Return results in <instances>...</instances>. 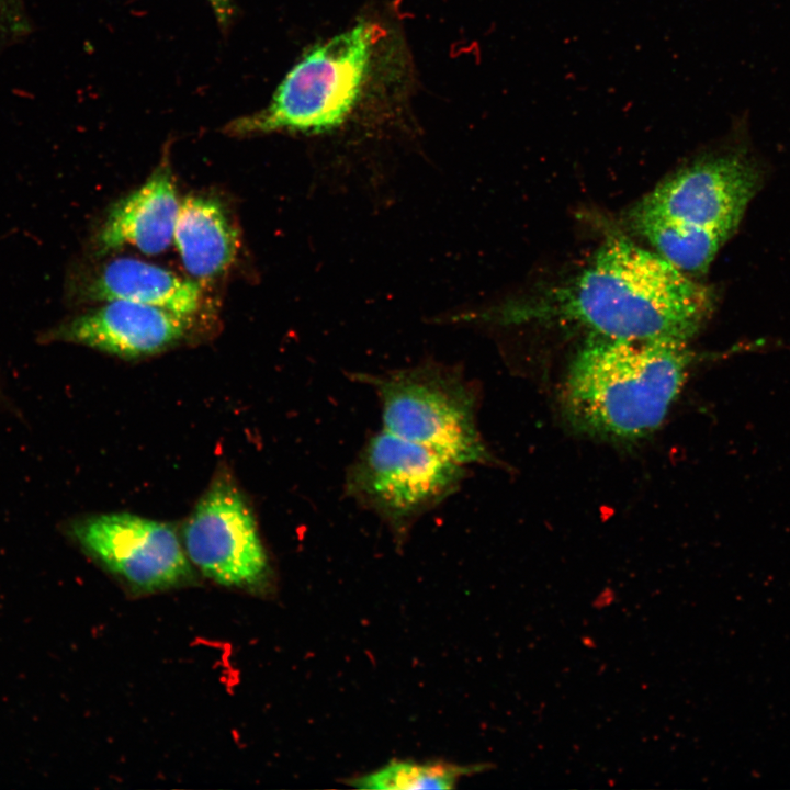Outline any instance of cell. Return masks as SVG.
<instances>
[{"label":"cell","instance_id":"cell-15","mask_svg":"<svg viewBox=\"0 0 790 790\" xmlns=\"http://www.w3.org/2000/svg\"><path fill=\"white\" fill-rule=\"evenodd\" d=\"M16 0H0V29L19 26Z\"/></svg>","mask_w":790,"mask_h":790},{"label":"cell","instance_id":"cell-13","mask_svg":"<svg viewBox=\"0 0 790 790\" xmlns=\"http://www.w3.org/2000/svg\"><path fill=\"white\" fill-rule=\"evenodd\" d=\"M629 221L656 253L689 275L707 272L731 236L721 230L688 227L652 217L629 215Z\"/></svg>","mask_w":790,"mask_h":790},{"label":"cell","instance_id":"cell-16","mask_svg":"<svg viewBox=\"0 0 790 790\" xmlns=\"http://www.w3.org/2000/svg\"><path fill=\"white\" fill-rule=\"evenodd\" d=\"M219 23L226 24L233 14L232 0H207Z\"/></svg>","mask_w":790,"mask_h":790},{"label":"cell","instance_id":"cell-3","mask_svg":"<svg viewBox=\"0 0 790 790\" xmlns=\"http://www.w3.org/2000/svg\"><path fill=\"white\" fill-rule=\"evenodd\" d=\"M380 26L361 21L315 45L291 68L261 111L230 122V135L317 134L340 126L359 101Z\"/></svg>","mask_w":790,"mask_h":790},{"label":"cell","instance_id":"cell-9","mask_svg":"<svg viewBox=\"0 0 790 790\" xmlns=\"http://www.w3.org/2000/svg\"><path fill=\"white\" fill-rule=\"evenodd\" d=\"M190 317L127 301H108L52 327L45 342L84 346L124 359L158 354L181 342Z\"/></svg>","mask_w":790,"mask_h":790},{"label":"cell","instance_id":"cell-2","mask_svg":"<svg viewBox=\"0 0 790 790\" xmlns=\"http://www.w3.org/2000/svg\"><path fill=\"white\" fill-rule=\"evenodd\" d=\"M691 360L687 342L590 335L565 379V415L573 427L591 436L646 437L665 420Z\"/></svg>","mask_w":790,"mask_h":790},{"label":"cell","instance_id":"cell-14","mask_svg":"<svg viewBox=\"0 0 790 790\" xmlns=\"http://www.w3.org/2000/svg\"><path fill=\"white\" fill-rule=\"evenodd\" d=\"M474 771L475 767L445 763L394 760L376 771L353 779L351 785L377 790L452 789L463 775Z\"/></svg>","mask_w":790,"mask_h":790},{"label":"cell","instance_id":"cell-6","mask_svg":"<svg viewBox=\"0 0 790 790\" xmlns=\"http://www.w3.org/2000/svg\"><path fill=\"white\" fill-rule=\"evenodd\" d=\"M181 540L192 566L214 583L261 590L270 562L253 510L227 471H219L187 517Z\"/></svg>","mask_w":790,"mask_h":790},{"label":"cell","instance_id":"cell-7","mask_svg":"<svg viewBox=\"0 0 790 790\" xmlns=\"http://www.w3.org/2000/svg\"><path fill=\"white\" fill-rule=\"evenodd\" d=\"M67 534L106 572L140 594L193 579L180 534L163 521L131 512H104L70 521Z\"/></svg>","mask_w":790,"mask_h":790},{"label":"cell","instance_id":"cell-11","mask_svg":"<svg viewBox=\"0 0 790 790\" xmlns=\"http://www.w3.org/2000/svg\"><path fill=\"white\" fill-rule=\"evenodd\" d=\"M84 302L127 301L191 317L202 302L201 284L162 267L136 259L115 258L77 282Z\"/></svg>","mask_w":790,"mask_h":790},{"label":"cell","instance_id":"cell-12","mask_svg":"<svg viewBox=\"0 0 790 790\" xmlns=\"http://www.w3.org/2000/svg\"><path fill=\"white\" fill-rule=\"evenodd\" d=\"M238 239L237 229L218 200L188 195L180 201L173 242L193 279L207 280L224 272L236 258Z\"/></svg>","mask_w":790,"mask_h":790},{"label":"cell","instance_id":"cell-5","mask_svg":"<svg viewBox=\"0 0 790 790\" xmlns=\"http://www.w3.org/2000/svg\"><path fill=\"white\" fill-rule=\"evenodd\" d=\"M464 477L465 465L383 429L360 450L345 488L400 537L455 493Z\"/></svg>","mask_w":790,"mask_h":790},{"label":"cell","instance_id":"cell-10","mask_svg":"<svg viewBox=\"0 0 790 790\" xmlns=\"http://www.w3.org/2000/svg\"><path fill=\"white\" fill-rule=\"evenodd\" d=\"M180 201L168 163H162L136 190L112 205L93 237L102 256L122 247L146 255L163 252L173 240Z\"/></svg>","mask_w":790,"mask_h":790},{"label":"cell","instance_id":"cell-4","mask_svg":"<svg viewBox=\"0 0 790 790\" xmlns=\"http://www.w3.org/2000/svg\"><path fill=\"white\" fill-rule=\"evenodd\" d=\"M365 379L379 396L383 429L465 466L493 461L477 427L474 386L456 369L425 363Z\"/></svg>","mask_w":790,"mask_h":790},{"label":"cell","instance_id":"cell-1","mask_svg":"<svg viewBox=\"0 0 790 790\" xmlns=\"http://www.w3.org/2000/svg\"><path fill=\"white\" fill-rule=\"evenodd\" d=\"M713 307L709 287L658 253L611 238L569 281L481 317L504 323L556 320L601 337L688 342Z\"/></svg>","mask_w":790,"mask_h":790},{"label":"cell","instance_id":"cell-8","mask_svg":"<svg viewBox=\"0 0 790 790\" xmlns=\"http://www.w3.org/2000/svg\"><path fill=\"white\" fill-rule=\"evenodd\" d=\"M760 180L755 160L744 151L709 155L666 177L629 215L732 235Z\"/></svg>","mask_w":790,"mask_h":790}]
</instances>
